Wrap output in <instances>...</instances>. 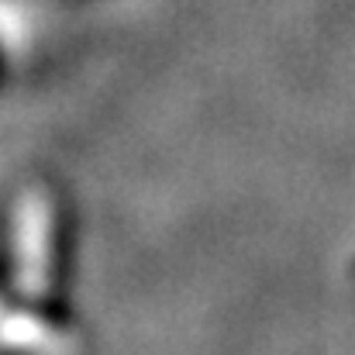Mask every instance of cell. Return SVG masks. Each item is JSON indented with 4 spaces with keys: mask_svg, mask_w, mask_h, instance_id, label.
<instances>
[{
    "mask_svg": "<svg viewBox=\"0 0 355 355\" xmlns=\"http://www.w3.org/2000/svg\"><path fill=\"white\" fill-rule=\"evenodd\" d=\"M10 241H14L17 286L28 293H45V283L52 272V204L42 193L17 197Z\"/></svg>",
    "mask_w": 355,
    "mask_h": 355,
    "instance_id": "cell-1",
    "label": "cell"
}]
</instances>
